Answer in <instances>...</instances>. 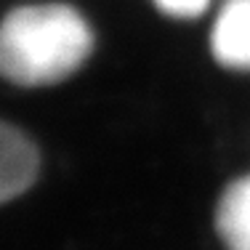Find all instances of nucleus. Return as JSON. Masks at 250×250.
Wrapping results in <instances>:
<instances>
[{
	"label": "nucleus",
	"instance_id": "nucleus-3",
	"mask_svg": "<svg viewBox=\"0 0 250 250\" xmlns=\"http://www.w3.org/2000/svg\"><path fill=\"white\" fill-rule=\"evenodd\" d=\"M38 176V152L21 130L0 123V202L21 194Z\"/></svg>",
	"mask_w": 250,
	"mask_h": 250
},
{
	"label": "nucleus",
	"instance_id": "nucleus-4",
	"mask_svg": "<svg viewBox=\"0 0 250 250\" xmlns=\"http://www.w3.org/2000/svg\"><path fill=\"white\" fill-rule=\"evenodd\" d=\"M216 231L226 250H250V176L234 181L221 194Z\"/></svg>",
	"mask_w": 250,
	"mask_h": 250
},
{
	"label": "nucleus",
	"instance_id": "nucleus-2",
	"mask_svg": "<svg viewBox=\"0 0 250 250\" xmlns=\"http://www.w3.org/2000/svg\"><path fill=\"white\" fill-rule=\"evenodd\" d=\"M213 56L231 69H250V0H226L213 27Z\"/></svg>",
	"mask_w": 250,
	"mask_h": 250
},
{
	"label": "nucleus",
	"instance_id": "nucleus-1",
	"mask_svg": "<svg viewBox=\"0 0 250 250\" xmlns=\"http://www.w3.org/2000/svg\"><path fill=\"white\" fill-rule=\"evenodd\" d=\"M91 48V27L75 8L21 5L0 24V75L16 85L62 83L85 64Z\"/></svg>",
	"mask_w": 250,
	"mask_h": 250
},
{
	"label": "nucleus",
	"instance_id": "nucleus-5",
	"mask_svg": "<svg viewBox=\"0 0 250 250\" xmlns=\"http://www.w3.org/2000/svg\"><path fill=\"white\" fill-rule=\"evenodd\" d=\"M165 14L178 16V19H189V16L202 14V8L208 5V0H154Z\"/></svg>",
	"mask_w": 250,
	"mask_h": 250
}]
</instances>
